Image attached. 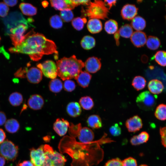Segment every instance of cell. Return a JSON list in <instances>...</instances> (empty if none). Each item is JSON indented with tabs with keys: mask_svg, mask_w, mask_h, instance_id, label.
<instances>
[{
	"mask_svg": "<svg viewBox=\"0 0 166 166\" xmlns=\"http://www.w3.org/2000/svg\"><path fill=\"white\" fill-rule=\"evenodd\" d=\"M77 136L79 140L85 144L92 142L94 138L93 132L91 129L87 127L81 128Z\"/></svg>",
	"mask_w": 166,
	"mask_h": 166,
	"instance_id": "2e32d148",
	"label": "cell"
},
{
	"mask_svg": "<svg viewBox=\"0 0 166 166\" xmlns=\"http://www.w3.org/2000/svg\"><path fill=\"white\" fill-rule=\"evenodd\" d=\"M57 75L63 81L76 79L84 67V63L73 55L69 57H63L56 61Z\"/></svg>",
	"mask_w": 166,
	"mask_h": 166,
	"instance_id": "7a4b0ae2",
	"label": "cell"
},
{
	"mask_svg": "<svg viewBox=\"0 0 166 166\" xmlns=\"http://www.w3.org/2000/svg\"><path fill=\"white\" fill-rule=\"evenodd\" d=\"M131 26L136 31H141L145 27L146 22L145 19L141 17L136 16L132 20Z\"/></svg>",
	"mask_w": 166,
	"mask_h": 166,
	"instance_id": "4316f807",
	"label": "cell"
},
{
	"mask_svg": "<svg viewBox=\"0 0 166 166\" xmlns=\"http://www.w3.org/2000/svg\"><path fill=\"white\" fill-rule=\"evenodd\" d=\"M85 18L77 17L73 19L72 21V24L73 27L77 30H80L83 29L84 24L86 22Z\"/></svg>",
	"mask_w": 166,
	"mask_h": 166,
	"instance_id": "f35d334b",
	"label": "cell"
},
{
	"mask_svg": "<svg viewBox=\"0 0 166 166\" xmlns=\"http://www.w3.org/2000/svg\"><path fill=\"white\" fill-rule=\"evenodd\" d=\"M28 81L32 84H38L42 80V73L38 68L32 67L28 69L26 75Z\"/></svg>",
	"mask_w": 166,
	"mask_h": 166,
	"instance_id": "7c38bea8",
	"label": "cell"
},
{
	"mask_svg": "<svg viewBox=\"0 0 166 166\" xmlns=\"http://www.w3.org/2000/svg\"><path fill=\"white\" fill-rule=\"evenodd\" d=\"M69 126V123L67 120L63 118H58L53 124V129L59 135L62 136L66 133Z\"/></svg>",
	"mask_w": 166,
	"mask_h": 166,
	"instance_id": "5bb4252c",
	"label": "cell"
},
{
	"mask_svg": "<svg viewBox=\"0 0 166 166\" xmlns=\"http://www.w3.org/2000/svg\"><path fill=\"white\" fill-rule=\"evenodd\" d=\"M149 137V135L147 132L143 131L138 135L133 136L130 139V143L133 145H139L147 142Z\"/></svg>",
	"mask_w": 166,
	"mask_h": 166,
	"instance_id": "603a6c76",
	"label": "cell"
},
{
	"mask_svg": "<svg viewBox=\"0 0 166 166\" xmlns=\"http://www.w3.org/2000/svg\"><path fill=\"white\" fill-rule=\"evenodd\" d=\"M49 22L50 26L54 29L60 28L63 26L62 20L60 16L57 14L52 16L49 19Z\"/></svg>",
	"mask_w": 166,
	"mask_h": 166,
	"instance_id": "74e56055",
	"label": "cell"
},
{
	"mask_svg": "<svg viewBox=\"0 0 166 166\" xmlns=\"http://www.w3.org/2000/svg\"><path fill=\"white\" fill-rule=\"evenodd\" d=\"M28 27V26L22 24L10 29L9 35L14 47L19 45L24 41L26 35L24 34Z\"/></svg>",
	"mask_w": 166,
	"mask_h": 166,
	"instance_id": "8992f818",
	"label": "cell"
},
{
	"mask_svg": "<svg viewBox=\"0 0 166 166\" xmlns=\"http://www.w3.org/2000/svg\"><path fill=\"white\" fill-rule=\"evenodd\" d=\"M118 28L117 23L114 20L110 19L105 23V30L109 34H115L117 31Z\"/></svg>",
	"mask_w": 166,
	"mask_h": 166,
	"instance_id": "d6a6232c",
	"label": "cell"
},
{
	"mask_svg": "<svg viewBox=\"0 0 166 166\" xmlns=\"http://www.w3.org/2000/svg\"><path fill=\"white\" fill-rule=\"evenodd\" d=\"M45 77L52 79L56 78L57 75V68L56 64L53 61L47 60L42 63L37 65Z\"/></svg>",
	"mask_w": 166,
	"mask_h": 166,
	"instance_id": "ba28073f",
	"label": "cell"
},
{
	"mask_svg": "<svg viewBox=\"0 0 166 166\" xmlns=\"http://www.w3.org/2000/svg\"><path fill=\"white\" fill-rule=\"evenodd\" d=\"M116 1V0H105L104 3H107L109 6V9H110L113 5H115Z\"/></svg>",
	"mask_w": 166,
	"mask_h": 166,
	"instance_id": "db71d44e",
	"label": "cell"
},
{
	"mask_svg": "<svg viewBox=\"0 0 166 166\" xmlns=\"http://www.w3.org/2000/svg\"><path fill=\"white\" fill-rule=\"evenodd\" d=\"M6 121V117L5 113L2 111H0V126L3 125Z\"/></svg>",
	"mask_w": 166,
	"mask_h": 166,
	"instance_id": "681fc988",
	"label": "cell"
},
{
	"mask_svg": "<svg viewBox=\"0 0 166 166\" xmlns=\"http://www.w3.org/2000/svg\"><path fill=\"white\" fill-rule=\"evenodd\" d=\"M87 28L89 31L91 33H97L102 30V24L99 19H90L88 22Z\"/></svg>",
	"mask_w": 166,
	"mask_h": 166,
	"instance_id": "7402d4cb",
	"label": "cell"
},
{
	"mask_svg": "<svg viewBox=\"0 0 166 166\" xmlns=\"http://www.w3.org/2000/svg\"><path fill=\"white\" fill-rule=\"evenodd\" d=\"M9 8L8 7L4 2H0V17H5L7 16Z\"/></svg>",
	"mask_w": 166,
	"mask_h": 166,
	"instance_id": "f6af8a7d",
	"label": "cell"
},
{
	"mask_svg": "<svg viewBox=\"0 0 166 166\" xmlns=\"http://www.w3.org/2000/svg\"><path fill=\"white\" fill-rule=\"evenodd\" d=\"M4 127L6 130L10 133L16 132L20 128V124L16 119L11 118L7 120L5 124Z\"/></svg>",
	"mask_w": 166,
	"mask_h": 166,
	"instance_id": "d4e9b609",
	"label": "cell"
},
{
	"mask_svg": "<svg viewBox=\"0 0 166 166\" xmlns=\"http://www.w3.org/2000/svg\"><path fill=\"white\" fill-rule=\"evenodd\" d=\"M79 104L84 109L89 110L94 106V103L93 99L89 96L81 97L79 100Z\"/></svg>",
	"mask_w": 166,
	"mask_h": 166,
	"instance_id": "836d02e7",
	"label": "cell"
},
{
	"mask_svg": "<svg viewBox=\"0 0 166 166\" xmlns=\"http://www.w3.org/2000/svg\"><path fill=\"white\" fill-rule=\"evenodd\" d=\"M138 9L134 5L127 4L123 6L121 11V15L124 20H130L136 17Z\"/></svg>",
	"mask_w": 166,
	"mask_h": 166,
	"instance_id": "4fadbf2b",
	"label": "cell"
},
{
	"mask_svg": "<svg viewBox=\"0 0 166 166\" xmlns=\"http://www.w3.org/2000/svg\"><path fill=\"white\" fill-rule=\"evenodd\" d=\"M104 166H122V161L118 158L113 159L108 161Z\"/></svg>",
	"mask_w": 166,
	"mask_h": 166,
	"instance_id": "bcb514c9",
	"label": "cell"
},
{
	"mask_svg": "<svg viewBox=\"0 0 166 166\" xmlns=\"http://www.w3.org/2000/svg\"><path fill=\"white\" fill-rule=\"evenodd\" d=\"M76 86L75 82L69 79L65 80L63 84L65 90L68 92L73 91L75 89Z\"/></svg>",
	"mask_w": 166,
	"mask_h": 166,
	"instance_id": "60d3db41",
	"label": "cell"
},
{
	"mask_svg": "<svg viewBox=\"0 0 166 166\" xmlns=\"http://www.w3.org/2000/svg\"><path fill=\"white\" fill-rule=\"evenodd\" d=\"M154 59L157 63L161 66H166V51H158L155 54Z\"/></svg>",
	"mask_w": 166,
	"mask_h": 166,
	"instance_id": "8d00e7d4",
	"label": "cell"
},
{
	"mask_svg": "<svg viewBox=\"0 0 166 166\" xmlns=\"http://www.w3.org/2000/svg\"><path fill=\"white\" fill-rule=\"evenodd\" d=\"M118 31L120 35L126 38L131 37L133 33L132 27L128 24L122 26Z\"/></svg>",
	"mask_w": 166,
	"mask_h": 166,
	"instance_id": "d590c367",
	"label": "cell"
},
{
	"mask_svg": "<svg viewBox=\"0 0 166 166\" xmlns=\"http://www.w3.org/2000/svg\"><path fill=\"white\" fill-rule=\"evenodd\" d=\"M87 123L89 126L93 129L101 128L102 126L101 120L99 116L92 115L89 116L87 120Z\"/></svg>",
	"mask_w": 166,
	"mask_h": 166,
	"instance_id": "484cf974",
	"label": "cell"
},
{
	"mask_svg": "<svg viewBox=\"0 0 166 166\" xmlns=\"http://www.w3.org/2000/svg\"><path fill=\"white\" fill-rule=\"evenodd\" d=\"M155 117L159 120H166V105L161 104L156 108L154 113Z\"/></svg>",
	"mask_w": 166,
	"mask_h": 166,
	"instance_id": "e575fe53",
	"label": "cell"
},
{
	"mask_svg": "<svg viewBox=\"0 0 166 166\" xmlns=\"http://www.w3.org/2000/svg\"><path fill=\"white\" fill-rule=\"evenodd\" d=\"M111 134L114 136H118L121 133V127L117 124H115L112 126L109 129Z\"/></svg>",
	"mask_w": 166,
	"mask_h": 166,
	"instance_id": "b9f144b4",
	"label": "cell"
},
{
	"mask_svg": "<svg viewBox=\"0 0 166 166\" xmlns=\"http://www.w3.org/2000/svg\"><path fill=\"white\" fill-rule=\"evenodd\" d=\"M44 104V101L42 96L38 94H34L29 98L27 101L28 106L34 110L41 109Z\"/></svg>",
	"mask_w": 166,
	"mask_h": 166,
	"instance_id": "9a60e30c",
	"label": "cell"
},
{
	"mask_svg": "<svg viewBox=\"0 0 166 166\" xmlns=\"http://www.w3.org/2000/svg\"><path fill=\"white\" fill-rule=\"evenodd\" d=\"M146 45L147 47L152 50H155L159 47L160 45V39L157 37L150 36L147 38Z\"/></svg>",
	"mask_w": 166,
	"mask_h": 166,
	"instance_id": "1f68e13d",
	"label": "cell"
},
{
	"mask_svg": "<svg viewBox=\"0 0 166 166\" xmlns=\"http://www.w3.org/2000/svg\"><path fill=\"white\" fill-rule=\"evenodd\" d=\"M148 87L149 92L154 94H158L161 93L164 88L162 82L157 79L150 80L148 83Z\"/></svg>",
	"mask_w": 166,
	"mask_h": 166,
	"instance_id": "d6986e66",
	"label": "cell"
},
{
	"mask_svg": "<svg viewBox=\"0 0 166 166\" xmlns=\"http://www.w3.org/2000/svg\"><path fill=\"white\" fill-rule=\"evenodd\" d=\"M19 8L23 14L26 15L33 16L37 13L36 8L30 3L22 2L20 4Z\"/></svg>",
	"mask_w": 166,
	"mask_h": 166,
	"instance_id": "cb8c5ba5",
	"label": "cell"
},
{
	"mask_svg": "<svg viewBox=\"0 0 166 166\" xmlns=\"http://www.w3.org/2000/svg\"><path fill=\"white\" fill-rule=\"evenodd\" d=\"M122 166H137L136 160L132 157H129L122 161Z\"/></svg>",
	"mask_w": 166,
	"mask_h": 166,
	"instance_id": "ee69618b",
	"label": "cell"
},
{
	"mask_svg": "<svg viewBox=\"0 0 166 166\" xmlns=\"http://www.w3.org/2000/svg\"><path fill=\"white\" fill-rule=\"evenodd\" d=\"M66 112L70 116L75 117L79 116L81 112V109L80 104L77 102H71L67 105Z\"/></svg>",
	"mask_w": 166,
	"mask_h": 166,
	"instance_id": "44dd1931",
	"label": "cell"
},
{
	"mask_svg": "<svg viewBox=\"0 0 166 166\" xmlns=\"http://www.w3.org/2000/svg\"><path fill=\"white\" fill-rule=\"evenodd\" d=\"M42 4L44 7H46L48 5V2L45 1H44L42 2Z\"/></svg>",
	"mask_w": 166,
	"mask_h": 166,
	"instance_id": "6f0895ef",
	"label": "cell"
},
{
	"mask_svg": "<svg viewBox=\"0 0 166 166\" xmlns=\"http://www.w3.org/2000/svg\"><path fill=\"white\" fill-rule=\"evenodd\" d=\"M60 17L65 22H69L73 20V14L71 10L66 9L61 11Z\"/></svg>",
	"mask_w": 166,
	"mask_h": 166,
	"instance_id": "ab89813d",
	"label": "cell"
},
{
	"mask_svg": "<svg viewBox=\"0 0 166 166\" xmlns=\"http://www.w3.org/2000/svg\"><path fill=\"white\" fill-rule=\"evenodd\" d=\"M6 163V159L1 156H0V166H4Z\"/></svg>",
	"mask_w": 166,
	"mask_h": 166,
	"instance_id": "9f6ffc18",
	"label": "cell"
},
{
	"mask_svg": "<svg viewBox=\"0 0 166 166\" xmlns=\"http://www.w3.org/2000/svg\"><path fill=\"white\" fill-rule=\"evenodd\" d=\"M6 137V134L4 131L0 128V144L5 140Z\"/></svg>",
	"mask_w": 166,
	"mask_h": 166,
	"instance_id": "f5cc1de1",
	"label": "cell"
},
{
	"mask_svg": "<svg viewBox=\"0 0 166 166\" xmlns=\"http://www.w3.org/2000/svg\"><path fill=\"white\" fill-rule=\"evenodd\" d=\"M155 99L149 92L146 91L140 93L137 97L136 102L141 109L148 110L153 108L155 104Z\"/></svg>",
	"mask_w": 166,
	"mask_h": 166,
	"instance_id": "52a82bcc",
	"label": "cell"
},
{
	"mask_svg": "<svg viewBox=\"0 0 166 166\" xmlns=\"http://www.w3.org/2000/svg\"><path fill=\"white\" fill-rule=\"evenodd\" d=\"M8 100L12 106L15 107L20 105L23 102V99L21 93L15 92L11 93L10 95Z\"/></svg>",
	"mask_w": 166,
	"mask_h": 166,
	"instance_id": "83f0119b",
	"label": "cell"
},
{
	"mask_svg": "<svg viewBox=\"0 0 166 166\" xmlns=\"http://www.w3.org/2000/svg\"><path fill=\"white\" fill-rule=\"evenodd\" d=\"M1 38H0V40H1Z\"/></svg>",
	"mask_w": 166,
	"mask_h": 166,
	"instance_id": "94428289",
	"label": "cell"
},
{
	"mask_svg": "<svg viewBox=\"0 0 166 166\" xmlns=\"http://www.w3.org/2000/svg\"><path fill=\"white\" fill-rule=\"evenodd\" d=\"M30 161L34 166H42L45 159L44 146L41 145L37 149H30Z\"/></svg>",
	"mask_w": 166,
	"mask_h": 166,
	"instance_id": "9c48e42d",
	"label": "cell"
},
{
	"mask_svg": "<svg viewBox=\"0 0 166 166\" xmlns=\"http://www.w3.org/2000/svg\"><path fill=\"white\" fill-rule=\"evenodd\" d=\"M4 2L8 6H13L17 4L18 1L17 0H4Z\"/></svg>",
	"mask_w": 166,
	"mask_h": 166,
	"instance_id": "816d5d0a",
	"label": "cell"
},
{
	"mask_svg": "<svg viewBox=\"0 0 166 166\" xmlns=\"http://www.w3.org/2000/svg\"><path fill=\"white\" fill-rule=\"evenodd\" d=\"M23 108H22V109L21 110V112H22V111L23 110H25V109L27 107V106H26V105L25 104H24V105H23Z\"/></svg>",
	"mask_w": 166,
	"mask_h": 166,
	"instance_id": "680465c9",
	"label": "cell"
},
{
	"mask_svg": "<svg viewBox=\"0 0 166 166\" xmlns=\"http://www.w3.org/2000/svg\"><path fill=\"white\" fill-rule=\"evenodd\" d=\"M159 131L161 143L164 147L166 148V126L160 127Z\"/></svg>",
	"mask_w": 166,
	"mask_h": 166,
	"instance_id": "7dc6e473",
	"label": "cell"
},
{
	"mask_svg": "<svg viewBox=\"0 0 166 166\" xmlns=\"http://www.w3.org/2000/svg\"><path fill=\"white\" fill-rule=\"evenodd\" d=\"M146 81L143 77L138 76L133 79L132 85L134 88L137 91L143 89L146 86Z\"/></svg>",
	"mask_w": 166,
	"mask_h": 166,
	"instance_id": "f546056e",
	"label": "cell"
},
{
	"mask_svg": "<svg viewBox=\"0 0 166 166\" xmlns=\"http://www.w3.org/2000/svg\"><path fill=\"white\" fill-rule=\"evenodd\" d=\"M18 153V148L11 141L7 139L0 144V154L6 160L14 161Z\"/></svg>",
	"mask_w": 166,
	"mask_h": 166,
	"instance_id": "5b68a950",
	"label": "cell"
},
{
	"mask_svg": "<svg viewBox=\"0 0 166 166\" xmlns=\"http://www.w3.org/2000/svg\"><path fill=\"white\" fill-rule=\"evenodd\" d=\"M139 166H148L146 164H141L139 165Z\"/></svg>",
	"mask_w": 166,
	"mask_h": 166,
	"instance_id": "91938a15",
	"label": "cell"
},
{
	"mask_svg": "<svg viewBox=\"0 0 166 166\" xmlns=\"http://www.w3.org/2000/svg\"><path fill=\"white\" fill-rule=\"evenodd\" d=\"M109 9L104 2L101 0L90 2L86 9L83 10L84 14L90 19H105L107 18Z\"/></svg>",
	"mask_w": 166,
	"mask_h": 166,
	"instance_id": "3957f363",
	"label": "cell"
},
{
	"mask_svg": "<svg viewBox=\"0 0 166 166\" xmlns=\"http://www.w3.org/2000/svg\"><path fill=\"white\" fill-rule=\"evenodd\" d=\"M63 86L61 81L58 78L52 79L49 84V90L55 93L60 92L62 89Z\"/></svg>",
	"mask_w": 166,
	"mask_h": 166,
	"instance_id": "4dcf8cb0",
	"label": "cell"
},
{
	"mask_svg": "<svg viewBox=\"0 0 166 166\" xmlns=\"http://www.w3.org/2000/svg\"><path fill=\"white\" fill-rule=\"evenodd\" d=\"M44 150L45 159L42 166H65L66 159L64 156L47 144L44 146Z\"/></svg>",
	"mask_w": 166,
	"mask_h": 166,
	"instance_id": "277c9868",
	"label": "cell"
},
{
	"mask_svg": "<svg viewBox=\"0 0 166 166\" xmlns=\"http://www.w3.org/2000/svg\"><path fill=\"white\" fill-rule=\"evenodd\" d=\"M101 65L100 60L94 57H89L84 63L85 70L91 73H96L100 69Z\"/></svg>",
	"mask_w": 166,
	"mask_h": 166,
	"instance_id": "8fae6325",
	"label": "cell"
},
{
	"mask_svg": "<svg viewBox=\"0 0 166 166\" xmlns=\"http://www.w3.org/2000/svg\"><path fill=\"white\" fill-rule=\"evenodd\" d=\"M95 39L93 37L89 35L84 36L81 42V47L86 50L92 49L95 46Z\"/></svg>",
	"mask_w": 166,
	"mask_h": 166,
	"instance_id": "f1b7e54d",
	"label": "cell"
},
{
	"mask_svg": "<svg viewBox=\"0 0 166 166\" xmlns=\"http://www.w3.org/2000/svg\"><path fill=\"white\" fill-rule=\"evenodd\" d=\"M17 166H34L32 163L30 161L24 160L22 162L19 163Z\"/></svg>",
	"mask_w": 166,
	"mask_h": 166,
	"instance_id": "f907efd6",
	"label": "cell"
},
{
	"mask_svg": "<svg viewBox=\"0 0 166 166\" xmlns=\"http://www.w3.org/2000/svg\"><path fill=\"white\" fill-rule=\"evenodd\" d=\"M119 37L120 35L117 30V31L115 33L114 35V38L116 41V45H118L119 44Z\"/></svg>",
	"mask_w": 166,
	"mask_h": 166,
	"instance_id": "11a10c76",
	"label": "cell"
},
{
	"mask_svg": "<svg viewBox=\"0 0 166 166\" xmlns=\"http://www.w3.org/2000/svg\"><path fill=\"white\" fill-rule=\"evenodd\" d=\"M50 2L51 6L57 10L61 11L66 9L71 10L75 7L72 0H52Z\"/></svg>",
	"mask_w": 166,
	"mask_h": 166,
	"instance_id": "e0dca14e",
	"label": "cell"
},
{
	"mask_svg": "<svg viewBox=\"0 0 166 166\" xmlns=\"http://www.w3.org/2000/svg\"><path fill=\"white\" fill-rule=\"evenodd\" d=\"M125 126L129 132H136L142 128V120L138 115H135L126 120Z\"/></svg>",
	"mask_w": 166,
	"mask_h": 166,
	"instance_id": "30bf717a",
	"label": "cell"
},
{
	"mask_svg": "<svg viewBox=\"0 0 166 166\" xmlns=\"http://www.w3.org/2000/svg\"><path fill=\"white\" fill-rule=\"evenodd\" d=\"M26 35L25 39L20 45L9 49L10 52L28 54L35 61L40 60L44 55L58 54L55 43L43 34L32 30Z\"/></svg>",
	"mask_w": 166,
	"mask_h": 166,
	"instance_id": "6da1fadb",
	"label": "cell"
},
{
	"mask_svg": "<svg viewBox=\"0 0 166 166\" xmlns=\"http://www.w3.org/2000/svg\"><path fill=\"white\" fill-rule=\"evenodd\" d=\"M72 1L75 7L80 5H86L89 6L90 3L89 0H72Z\"/></svg>",
	"mask_w": 166,
	"mask_h": 166,
	"instance_id": "c3c4849f",
	"label": "cell"
},
{
	"mask_svg": "<svg viewBox=\"0 0 166 166\" xmlns=\"http://www.w3.org/2000/svg\"><path fill=\"white\" fill-rule=\"evenodd\" d=\"M92 75L86 71H81L76 80L78 85L83 88L88 86L91 79Z\"/></svg>",
	"mask_w": 166,
	"mask_h": 166,
	"instance_id": "ffe728a7",
	"label": "cell"
},
{
	"mask_svg": "<svg viewBox=\"0 0 166 166\" xmlns=\"http://www.w3.org/2000/svg\"><path fill=\"white\" fill-rule=\"evenodd\" d=\"M146 35L141 31H136L133 33L131 37V41L136 47L139 48L143 46L146 43Z\"/></svg>",
	"mask_w": 166,
	"mask_h": 166,
	"instance_id": "ac0fdd59",
	"label": "cell"
},
{
	"mask_svg": "<svg viewBox=\"0 0 166 166\" xmlns=\"http://www.w3.org/2000/svg\"><path fill=\"white\" fill-rule=\"evenodd\" d=\"M28 70L27 67H25L23 68H21L14 73V75L16 77L21 78H26Z\"/></svg>",
	"mask_w": 166,
	"mask_h": 166,
	"instance_id": "7bdbcfd3",
	"label": "cell"
}]
</instances>
